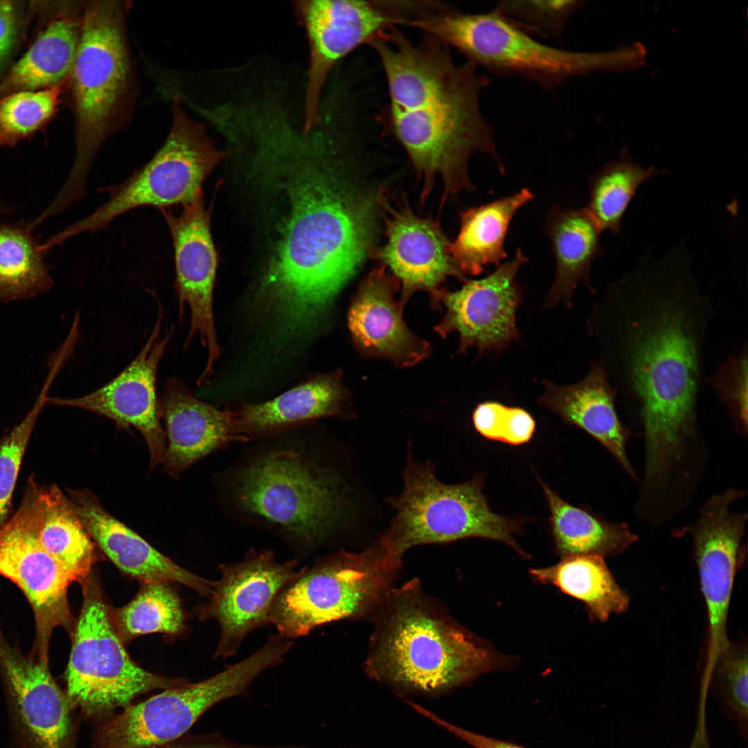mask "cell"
Instances as JSON below:
<instances>
[{
	"mask_svg": "<svg viewBox=\"0 0 748 748\" xmlns=\"http://www.w3.org/2000/svg\"><path fill=\"white\" fill-rule=\"evenodd\" d=\"M642 263L610 283L587 319L597 361L643 426L645 475L659 477L693 431L714 314L687 260Z\"/></svg>",
	"mask_w": 748,
	"mask_h": 748,
	"instance_id": "6da1fadb",
	"label": "cell"
},
{
	"mask_svg": "<svg viewBox=\"0 0 748 748\" xmlns=\"http://www.w3.org/2000/svg\"><path fill=\"white\" fill-rule=\"evenodd\" d=\"M319 141H301L290 182L291 212L259 290V308L282 335H310L375 249L373 195L323 161Z\"/></svg>",
	"mask_w": 748,
	"mask_h": 748,
	"instance_id": "7a4b0ae2",
	"label": "cell"
},
{
	"mask_svg": "<svg viewBox=\"0 0 748 748\" xmlns=\"http://www.w3.org/2000/svg\"><path fill=\"white\" fill-rule=\"evenodd\" d=\"M368 44L386 79L389 100L382 118L422 183V201L436 176L443 182V203L472 190L468 162L474 152L490 155L504 172L492 127L480 108L481 92L491 81L486 74L470 62H456L438 39L426 35L414 44L395 26Z\"/></svg>",
	"mask_w": 748,
	"mask_h": 748,
	"instance_id": "3957f363",
	"label": "cell"
},
{
	"mask_svg": "<svg viewBox=\"0 0 748 748\" xmlns=\"http://www.w3.org/2000/svg\"><path fill=\"white\" fill-rule=\"evenodd\" d=\"M373 621L364 670L404 700L439 698L511 665L457 623L416 578L394 587Z\"/></svg>",
	"mask_w": 748,
	"mask_h": 748,
	"instance_id": "277c9868",
	"label": "cell"
},
{
	"mask_svg": "<svg viewBox=\"0 0 748 748\" xmlns=\"http://www.w3.org/2000/svg\"><path fill=\"white\" fill-rule=\"evenodd\" d=\"M127 1L83 2L81 34L67 84L75 123L76 154L54 198L62 208L81 199L103 143L132 116L137 84L126 34Z\"/></svg>",
	"mask_w": 748,
	"mask_h": 748,
	"instance_id": "5b68a950",
	"label": "cell"
},
{
	"mask_svg": "<svg viewBox=\"0 0 748 748\" xmlns=\"http://www.w3.org/2000/svg\"><path fill=\"white\" fill-rule=\"evenodd\" d=\"M410 26L458 51L477 67L496 76L520 75L548 89L596 71H630L627 47L581 52L544 44L495 10L463 13L446 7L422 14Z\"/></svg>",
	"mask_w": 748,
	"mask_h": 748,
	"instance_id": "8992f818",
	"label": "cell"
},
{
	"mask_svg": "<svg viewBox=\"0 0 748 748\" xmlns=\"http://www.w3.org/2000/svg\"><path fill=\"white\" fill-rule=\"evenodd\" d=\"M403 478L401 494L387 499L395 515L378 537L397 564L401 566L404 553L413 546L469 537L499 541L527 556L514 538L522 532L524 520L492 511L483 491V474L446 484L437 479L430 462H415L409 455Z\"/></svg>",
	"mask_w": 748,
	"mask_h": 748,
	"instance_id": "52a82bcc",
	"label": "cell"
},
{
	"mask_svg": "<svg viewBox=\"0 0 748 748\" xmlns=\"http://www.w3.org/2000/svg\"><path fill=\"white\" fill-rule=\"evenodd\" d=\"M400 567L379 537L356 553L340 550L321 558L276 598L269 623L283 637L308 635L326 623L373 620L394 587Z\"/></svg>",
	"mask_w": 748,
	"mask_h": 748,
	"instance_id": "ba28073f",
	"label": "cell"
},
{
	"mask_svg": "<svg viewBox=\"0 0 748 748\" xmlns=\"http://www.w3.org/2000/svg\"><path fill=\"white\" fill-rule=\"evenodd\" d=\"M303 449L269 450L238 473V507L305 546L323 540L340 517L339 481Z\"/></svg>",
	"mask_w": 748,
	"mask_h": 748,
	"instance_id": "9c48e42d",
	"label": "cell"
},
{
	"mask_svg": "<svg viewBox=\"0 0 748 748\" xmlns=\"http://www.w3.org/2000/svg\"><path fill=\"white\" fill-rule=\"evenodd\" d=\"M83 602L73 628L66 670V694L73 707L100 723L133 703L139 695L187 682L161 676L136 664L112 622L93 572L81 583Z\"/></svg>",
	"mask_w": 748,
	"mask_h": 748,
	"instance_id": "30bf717a",
	"label": "cell"
},
{
	"mask_svg": "<svg viewBox=\"0 0 748 748\" xmlns=\"http://www.w3.org/2000/svg\"><path fill=\"white\" fill-rule=\"evenodd\" d=\"M167 138L153 157L118 184L99 189L108 200L93 213L53 235L48 248L82 233L105 229L119 215L141 206L170 208L191 202L211 172L226 157L208 135L204 123L190 118L176 94Z\"/></svg>",
	"mask_w": 748,
	"mask_h": 748,
	"instance_id": "8fae6325",
	"label": "cell"
},
{
	"mask_svg": "<svg viewBox=\"0 0 748 748\" xmlns=\"http://www.w3.org/2000/svg\"><path fill=\"white\" fill-rule=\"evenodd\" d=\"M280 662L276 648L264 643L213 676L163 690L98 723L91 737L93 747L151 748L175 740L218 702L245 695L259 675Z\"/></svg>",
	"mask_w": 748,
	"mask_h": 748,
	"instance_id": "7c38bea8",
	"label": "cell"
},
{
	"mask_svg": "<svg viewBox=\"0 0 748 748\" xmlns=\"http://www.w3.org/2000/svg\"><path fill=\"white\" fill-rule=\"evenodd\" d=\"M305 30L309 62L303 105V130L320 121L323 86L336 64L377 33L407 25L420 9L419 1L306 0L294 2Z\"/></svg>",
	"mask_w": 748,
	"mask_h": 748,
	"instance_id": "4fadbf2b",
	"label": "cell"
},
{
	"mask_svg": "<svg viewBox=\"0 0 748 748\" xmlns=\"http://www.w3.org/2000/svg\"><path fill=\"white\" fill-rule=\"evenodd\" d=\"M39 488L31 475L18 510L0 529V574L14 582L28 600L36 628L33 657L48 663L54 628L61 626L71 634L73 631L67 599L71 582L37 539Z\"/></svg>",
	"mask_w": 748,
	"mask_h": 748,
	"instance_id": "5bb4252c",
	"label": "cell"
},
{
	"mask_svg": "<svg viewBox=\"0 0 748 748\" xmlns=\"http://www.w3.org/2000/svg\"><path fill=\"white\" fill-rule=\"evenodd\" d=\"M297 567L296 559L278 562L271 549H251L242 561L220 565L208 600L195 609L200 620L220 626L215 658L234 656L248 634L269 623L276 598L304 569Z\"/></svg>",
	"mask_w": 748,
	"mask_h": 748,
	"instance_id": "9a60e30c",
	"label": "cell"
},
{
	"mask_svg": "<svg viewBox=\"0 0 748 748\" xmlns=\"http://www.w3.org/2000/svg\"><path fill=\"white\" fill-rule=\"evenodd\" d=\"M522 249L510 260L501 262L486 276L466 280L457 290L441 287L431 296V305L446 313L435 330L445 338L458 335V353L465 354L470 347L479 353L500 351L520 337L517 326V311L523 300L522 290L516 276L527 261Z\"/></svg>",
	"mask_w": 748,
	"mask_h": 748,
	"instance_id": "2e32d148",
	"label": "cell"
},
{
	"mask_svg": "<svg viewBox=\"0 0 748 748\" xmlns=\"http://www.w3.org/2000/svg\"><path fill=\"white\" fill-rule=\"evenodd\" d=\"M0 673L9 748H77L75 708L53 677L48 663L23 657L0 633Z\"/></svg>",
	"mask_w": 748,
	"mask_h": 748,
	"instance_id": "e0dca14e",
	"label": "cell"
},
{
	"mask_svg": "<svg viewBox=\"0 0 748 748\" xmlns=\"http://www.w3.org/2000/svg\"><path fill=\"white\" fill-rule=\"evenodd\" d=\"M375 199L384 222L386 242L371 255L399 280L402 309L416 292L427 291L431 296L448 277L463 282L468 279L454 261L449 253L452 242L437 220L418 215L404 194L391 195L384 186L379 188Z\"/></svg>",
	"mask_w": 748,
	"mask_h": 748,
	"instance_id": "ac0fdd59",
	"label": "cell"
},
{
	"mask_svg": "<svg viewBox=\"0 0 748 748\" xmlns=\"http://www.w3.org/2000/svg\"><path fill=\"white\" fill-rule=\"evenodd\" d=\"M181 206L177 215L170 208L160 211L172 240L180 322L185 305H188L190 312V328L184 348L186 350L193 337L199 334L208 354L206 366L199 379L206 382L220 355L213 312L217 258L211 232V208H206L202 190Z\"/></svg>",
	"mask_w": 748,
	"mask_h": 748,
	"instance_id": "d6986e66",
	"label": "cell"
},
{
	"mask_svg": "<svg viewBox=\"0 0 748 748\" xmlns=\"http://www.w3.org/2000/svg\"><path fill=\"white\" fill-rule=\"evenodd\" d=\"M741 495L742 492L734 489L713 495L697 522L688 530L693 539L709 618L704 682L709 681L718 659L730 643L727 632L728 610L747 515L732 514L729 506Z\"/></svg>",
	"mask_w": 748,
	"mask_h": 748,
	"instance_id": "ffe728a7",
	"label": "cell"
},
{
	"mask_svg": "<svg viewBox=\"0 0 748 748\" xmlns=\"http://www.w3.org/2000/svg\"><path fill=\"white\" fill-rule=\"evenodd\" d=\"M134 359L117 376L96 391L74 398H46V404L82 409L114 420L118 427L137 429L143 436L151 467L163 462L166 434L160 422L157 374L174 327L160 338L163 311Z\"/></svg>",
	"mask_w": 748,
	"mask_h": 748,
	"instance_id": "44dd1931",
	"label": "cell"
},
{
	"mask_svg": "<svg viewBox=\"0 0 748 748\" xmlns=\"http://www.w3.org/2000/svg\"><path fill=\"white\" fill-rule=\"evenodd\" d=\"M400 288L399 280L384 265L373 269L351 302L348 326L362 355L405 368L427 359L431 347L411 332L403 320L404 309L395 299Z\"/></svg>",
	"mask_w": 748,
	"mask_h": 748,
	"instance_id": "7402d4cb",
	"label": "cell"
},
{
	"mask_svg": "<svg viewBox=\"0 0 748 748\" xmlns=\"http://www.w3.org/2000/svg\"><path fill=\"white\" fill-rule=\"evenodd\" d=\"M68 499L97 546L123 572L139 580L176 582L208 597L213 582L181 567L109 514L87 489L67 488Z\"/></svg>",
	"mask_w": 748,
	"mask_h": 748,
	"instance_id": "603a6c76",
	"label": "cell"
},
{
	"mask_svg": "<svg viewBox=\"0 0 748 748\" xmlns=\"http://www.w3.org/2000/svg\"><path fill=\"white\" fill-rule=\"evenodd\" d=\"M159 407L168 440L163 462L175 479L196 461L227 443L249 440L234 434L226 409L219 410L198 400L174 377L167 380Z\"/></svg>",
	"mask_w": 748,
	"mask_h": 748,
	"instance_id": "cb8c5ba5",
	"label": "cell"
},
{
	"mask_svg": "<svg viewBox=\"0 0 748 748\" xmlns=\"http://www.w3.org/2000/svg\"><path fill=\"white\" fill-rule=\"evenodd\" d=\"M235 434L272 436L299 425L330 416L349 415V394L339 371L319 375L258 404L238 402L226 408Z\"/></svg>",
	"mask_w": 748,
	"mask_h": 748,
	"instance_id": "d4e9b609",
	"label": "cell"
},
{
	"mask_svg": "<svg viewBox=\"0 0 748 748\" xmlns=\"http://www.w3.org/2000/svg\"><path fill=\"white\" fill-rule=\"evenodd\" d=\"M542 384L544 391L537 399L540 405L595 438L635 477L625 451L630 432L615 407L618 392L597 361H591L587 375L574 384L542 379Z\"/></svg>",
	"mask_w": 748,
	"mask_h": 748,
	"instance_id": "484cf974",
	"label": "cell"
},
{
	"mask_svg": "<svg viewBox=\"0 0 748 748\" xmlns=\"http://www.w3.org/2000/svg\"><path fill=\"white\" fill-rule=\"evenodd\" d=\"M555 262V274L543 301V309L562 303L569 310L578 284L583 283L594 295L590 271L594 260L603 253L600 247L602 230L585 207L564 208L554 205L544 223Z\"/></svg>",
	"mask_w": 748,
	"mask_h": 748,
	"instance_id": "4316f807",
	"label": "cell"
},
{
	"mask_svg": "<svg viewBox=\"0 0 748 748\" xmlns=\"http://www.w3.org/2000/svg\"><path fill=\"white\" fill-rule=\"evenodd\" d=\"M82 8L60 12L0 82V98L55 87L68 80L79 45Z\"/></svg>",
	"mask_w": 748,
	"mask_h": 748,
	"instance_id": "83f0119b",
	"label": "cell"
},
{
	"mask_svg": "<svg viewBox=\"0 0 748 748\" xmlns=\"http://www.w3.org/2000/svg\"><path fill=\"white\" fill-rule=\"evenodd\" d=\"M533 198L529 189L522 188L461 212L460 230L451 242L449 253L465 276L479 275L487 266H497L506 258L504 246L510 222L518 210Z\"/></svg>",
	"mask_w": 748,
	"mask_h": 748,
	"instance_id": "f1b7e54d",
	"label": "cell"
},
{
	"mask_svg": "<svg viewBox=\"0 0 748 748\" xmlns=\"http://www.w3.org/2000/svg\"><path fill=\"white\" fill-rule=\"evenodd\" d=\"M37 536L42 548L71 582L82 583L96 562V544L67 497L57 485L39 486Z\"/></svg>",
	"mask_w": 748,
	"mask_h": 748,
	"instance_id": "f546056e",
	"label": "cell"
},
{
	"mask_svg": "<svg viewBox=\"0 0 748 748\" xmlns=\"http://www.w3.org/2000/svg\"><path fill=\"white\" fill-rule=\"evenodd\" d=\"M538 481L551 511L555 550L562 558L582 555L613 556L636 540L627 525L600 519L565 501L540 479Z\"/></svg>",
	"mask_w": 748,
	"mask_h": 748,
	"instance_id": "4dcf8cb0",
	"label": "cell"
},
{
	"mask_svg": "<svg viewBox=\"0 0 748 748\" xmlns=\"http://www.w3.org/2000/svg\"><path fill=\"white\" fill-rule=\"evenodd\" d=\"M603 558L594 555L570 556L529 572L535 581L552 584L583 602L593 620L605 622L612 614L627 609L629 597L615 581Z\"/></svg>",
	"mask_w": 748,
	"mask_h": 748,
	"instance_id": "1f68e13d",
	"label": "cell"
},
{
	"mask_svg": "<svg viewBox=\"0 0 748 748\" xmlns=\"http://www.w3.org/2000/svg\"><path fill=\"white\" fill-rule=\"evenodd\" d=\"M28 222H0V303L28 300L53 286L47 252Z\"/></svg>",
	"mask_w": 748,
	"mask_h": 748,
	"instance_id": "d6a6232c",
	"label": "cell"
},
{
	"mask_svg": "<svg viewBox=\"0 0 748 748\" xmlns=\"http://www.w3.org/2000/svg\"><path fill=\"white\" fill-rule=\"evenodd\" d=\"M665 172L654 166L644 168L635 163L625 147L616 159L609 161L591 178L589 201L585 208L602 231L618 235L623 217L639 187Z\"/></svg>",
	"mask_w": 748,
	"mask_h": 748,
	"instance_id": "836d02e7",
	"label": "cell"
},
{
	"mask_svg": "<svg viewBox=\"0 0 748 748\" xmlns=\"http://www.w3.org/2000/svg\"><path fill=\"white\" fill-rule=\"evenodd\" d=\"M136 596L123 607L111 610L114 627L123 641L151 633L175 634L184 627L180 599L168 582H143Z\"/></svg>",
	"mask_w": 748,
	"mask_h": 748,
	"instance_id": "e575fe53",
	"label": "cell"
},
{
	"mask_svg": "<svg viewBox=\"0 0 748 748\" xmlns=\"http://www.w3.org/2000/svg\"><path fill=\"white\" fill-rule=\"evenodd\" d=\"M67 82L1 97L0 145L14 146L45 125L55 114Z\"/></svg>",
	"mask_w": 748,
	"mask_h": 748,
	"instance_id": "d590c367",
	"label": "cell"
},
{
	"mask_svg": "<svg viewBox=\"0 0 748 748\" xmlns=\"http://www.w3.org/2000/svg\"><path fill=\"white\" fill-rule=\"evenodd\" d=\"M709 685L724 715L736 724L747 747V648L745 642L729 643L716 661Z\"/></svg>",
	"mask_w": 748,
	"mask_h": 748,
	"instance_id": "8d00e7d4",
	"label": "cell"
},
{
	"mask_svg": "<svg viewBox=\"0 0 748 748\" xmlns=\"http://www.w3.org/2000/svg\"><path fill=\"white\" fill-rule=\"evenodd\" d=\"M49 370L31 409L20 422L0 440V529L13 515V494L23 458L48 391L60 371L54 366Z\"/></svg>",
	"mask_w": 748,
	"mask_h": 748,
	"instance_id": "74e56055",
	"label": "cell"
},
{
	"mask_svg": "<svg viewBox=\"0 0 748 748\" xmlns=\"http://www.w3.org/2000/svg\"><path fill=\"white\" fill-rule=\"evenodd\" d=\"M583 1H501L493 9L531 35L560 41L571 15Z\"/></svg>",
	"mask_w": 748,
	"mask_h": 748,
	"instance_id": "f35d334b",
	"label": "cell"
},
{
	"mask_svg": "<svg viewBox=\"0 0 748 748\" xmlns=\"http://www.w3.org/2000/svg\"><path fill=\"white\" fill-rule=\"evenodd\" d=\"M472 420L483 437L513 445L528 442L535 429V420L527 411L494 401L479 404Z\"/></svg>",
	"mask_w": 748,
	"mask_h": 748,
	"instance_id": "ab89813d",
	"label": "cell"
},
{
	"mask_svg": "<svg viewBox=\"0 0 748 748\" xmlns=\"http://www.w3.org/2000/svg\"><path fill=\"white\" fill-rule=\"evenodd\" d=\"M706 382L745 431L748 416V355L745 343L727 358Z\"/></svg>",
	"mask_w": 748,
	"mask_h": 748,
	"instance_id": "60d3db41",
	"label": "cell"
},
{
	"mask_svg": "<svg viewBox=\"0 0 748 748\" xmlns=\"http://www.w3.org/2000/svg\"><path fill=\"white\" fill-rule=\"evenodd\" d=\"M413 709L474 748H526L510 741L484 736L460 727L418 704H415Z\"/></svg>",
	"mask_w": 748,
	"mask_h": 748,
	"instance_id": "b9f144b4",
	"label": "cell"
},
{
	"mask_svg": "<svg viewBox=\"0 0 748 748\" xmlns=\"http://www.w3.org/2000/svg\"><path fill=\"white\" fill-rule=\"evenodd\" d=\"M151 748H290L289 746L254 745L229 740L217 733L203 735L185 734L166 744Z\"/></svg>",
	"mask_w": 748,
	"mask_h": 748,
	"instance_id": "7bdbcfd3",
	"label": "cell"
},
{
	"mask_svg": "<svg viewBox=\"0 0 748 748\" xmlns=\"http://www.w3.org/2000/svg\"><path fill=\"white\" fill-rule=\"evenodd\" d=\"M17 16L14 1H0V61L10 52L16 37Z\"/></svg>",
	"mask_w": 748,
	"mask_h": 748,
	"instance_id": "ee69618b",
	"label": "cell"
},
{
	"mask_svg": "<svg viewBox=\"0 0 748 748\" xmlns=\"http://www.w3.org/2000/svg\"><path fill=\"white\" fill-rule=\"evenodd\" d=\"M10 212V209L8 207H7L1 202V200H0V215H6L7 213H9Z\"/></svg>",
	"mask_w": 748,
	"mask_h": 748,
	"instance_id": "f6af8a7d",
	"label": "cell"
}]
</instances>
